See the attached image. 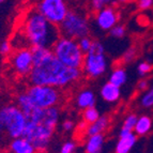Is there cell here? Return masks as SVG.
<instances>
[{
	"mask_svg": "<svg viewBox=\"0 0 153 153\" xmlns=\"http://www.w3.org/2000/svg\"><path fill=\"white\" fill-rule=\"evenodd\" d=\"M56 58L63 65L74 69H82L85 54L82 51L77 40L61 36L51 47Z\"/></svg>",
	"mask_w": 153,
	"mask_h": 153,
	"instance_id": "8992f818",
	"label": "cell"
},
{
	"mask_svg": "<svg viewBox=\"0 0 153 153\" xmlns=\"http://www.w3.org/2000/svg\"><path fill=\"white\" fill-rule=\"evenodd\" d=\"M117 1L120 3H126V2H128V1H131V0H117Z\"/></svg>",
	"mask_w": 153,
	"mask_h": 153,
	"instance_id": "e575fe53",
	"label": "cell"
},
{
	"mask_svg": "<svg viewBox=\"0 0 153 153\" xmlns=\"http://www.w3.org/2000/svg\"><path fill=\"white\" fill-rule=\"evenodd\" d=\"M0 120L7 137L13 139L24 135L27 125V116L17 105L8 104L0 107Z\"/></svg>",
	"mask_w": 153,
	"mask_h": 153,
	"instance_id": "52a82bcc",
	"label": "cell"
},
{
	"mask_svg": "<svg viewBox=\"0 0 153 153\" xmlns=\"http://www.w3.org/2000/svg\"><path fill=\"white\" fill-rule=\"evenodd\" d=\"M26 116L27 125L23 136L31 141L36 153H45L59 124L61 110L59 106H54L34 109Z\"/></svg>",
	"mask_w": 153,
	"mask_h": 153,
	"instance_id": "7a4b0ae2",
	"label": "cell"
},
{
	"mask_svg": "<svg viewBox=\"0 0 153 153\" xmlns=\"http://www.w3.org/2000/svg\"><path fill=\"white\" fill-rule=\"evenodd\" d=\"M100 117H101L100 111L95 106H93V107H89V108H87V109L82 110V120L87 123V124H91V123H93L94 121H97Z\"/></svg>",
	"mask_w": 153,
	"mask_h": 153,
	"instance_id": "7402d4cb",
	"label": "cell"
},
{
	"mask_svg": "<svg viewBox=\"0 0 153 153\" xmlns=\"http://www.w3.org/2000/svg\"><path fill=\"white\" fill-rule=\"evenodd\" d=\"M137 143L134 132H119V139L115 147V153H130Z\"/></svg>",
	"mask_w": 153,
	"mask_h": 153,
	"instance_id": "4fadbf2b",
	"label": "cell"
},
{
	"mask_svg": "<svg viewBox=\"0 0 153 153\" xmlns=\"http://www.w3.org/2000/svg\"><path fill=\"white\" fill-rule=\"evenodd\" d=\"M136 57H137V48L134 46H131L124 51V54L122 56V62L123 63H130V62H133L135 60Z\"/></svg>",
	"mask_w": 153,
	"mask_h": 153,
	"instance_id": "d4e9b609",
	"label": "cell"
},
{
	"mask_svg": "<svg viewBox=\"0 0 153 153\" xmlns=\"http://www.w3.org/2000/svg\"><path fill=\"white\" fill-rule=\"evenodd\" d=\"M5 132H4V128H3V124L0 120V146L2 145L3 141H4V137H5Z\"/></svg>",
	"mask_w": 153,
	"mask_h": 153,
	"instance_id": "836d02e7",
	"label": "cell"
},
{
	"mask_svg": "<svg viewBox=\"0 0 153 153\" xmlns=\"http://www.w3.org/2000/svg\"><path fill=\"white\" fill-rule=\"evenodd\" d=\"M137 119L138 116L136 114H134V112L125 116V118L123 119L122 125H121L120 132H134Z\"/></svg>",
	"mask_w": 153,
	"mask_h": 153,
	"instance_id": "44dd1931",
	"label": "cell"
},
{
	"mask_svg": "<svg viewBox=\"0 0 153 153\" xmlns=\"http://www.w3.org/2000/svg\"><path fill=\"white\" fill-rule=\"evenodd\" d=\"M33 68L29 74L30 85L51 86L58 89H66L82 79V69L68 68L59 61L51 48L31 47Z\"/></svg>",
	"mask_w": 153,
	"mask_h": 153,
	"instance_id": "6da1fadb",
	"label": "cell"
},
{
	"mask_svg": "<svg viewBox=\"0 0 153 153\" xmlns=\"http://www.w3.org/2000/svg\"><path fill=\"white\" fill-rule=\"evenodd\" d=\"M151 71H152V64H151L150 62L143 61L137 64V73L139 76L146 77Z\"/></svg>",
	"mask_w": 153,
	"mask_h": 153,
	"instance_id": "4316f807",
	"label": "cell"
},
{
	"mask_svg": "<svg viewBox=\"0 0 153 153\" xmlns=\"http://www.w3.org/2000/svg\"><path fill=\"white\" fill-rule=\"evenodd\" d=\"M112 2H114V0H91L90 7H91L92 11L97 12V11L106 8L108 5H111Z\"/></svg>",
	"mask_w": 153,
	"mask_h": 153,
	"instance_id": "484cf974",
	"label": "cell"
},
{
	"mask_svg": "<svg viewBox=\"0 0 153 153\" xmlns=\"http://www.w3.org/2000/svg\"><path fill=\"white\" fill-rule=\"evenodd\" d=\"M139 105L146 109L153 108V86L143 92L141 97H139Z\"/></svg>",
	"mask_w": 153,
	"mask_h": 153,
	"instance_id": "ffe728a7",
	"label": "cell"
},
{
	"mask_svg": "<svg viewBox=\"0 0 153 153\" xmlns=\"http://www.w3.org/2000/svg\"><path fill=\"white\" fill-rule=\"evenodd\" d=\"M108 82L120 88L124 86L128 82V73H126V70L124 69V66H115L112 69V71L110 72L109 76H108Z\"/></svg>",
	"mask_w": 153,
	"mask_h": 153,
	"instance_id": "d6986e66",
	"label": "cell"
},
{
	"mask_svg": "<svg viewBox=\"0 0 153 153\" xmlns=\"http://www.w3.org/2000/svg\"><path fill=\"white\" fill-rule=\"evenodd\" d=\"M5 0H0V3H2V2H4Z\"/></svg>",
	"mask_w": 153,
	"mask_h": 153,
	"instance_id": "d590c367",
	"label": "cell"
},
{
	"mask_svg": "<svg viewBox=\"0 0 153 153\" xmlns=\"http://www.w3.org/2000/svg\"><path fill=\"white\" fill-rule=\"evenodd\" d=\"M0 153H3V152H0Z\"/></svg>",
	"mask_w": 153,
	"mask_h": 153,
	"instance_id": "8d00e7d4",
	"label": "cell"
},
{
	"mask_svg": "<svg viewBox=\"0 0 153 153\" xmlns=\"http://www.w3.org/2000/svg\"><path fill=\"white\" fill-rule=\"evenodd\" d=\"M108 66L109 62L104 44L99 40H93L92 47L85 54L84 64L82 68V73L88 78L97 79L105 75Z\"/></svg>",
	"mask_w": 153,
	"mask_h": 153,
	"instance_id": "5b68a950",
	"label": "cell"
},
{
	"mask_svg": "<svg viewBox=\"0 0 153 153\" xmlns=\"http://www.w3.org/2000/svg\"><path fill=\"white\" fill-rule=\"evenodd\" d=\"M95 103H97L95 93L89 88H82L75 95L74 104L80 110H85L89 107H93V106H95Z\"/></svg>",
	"mask_w": 153,
	"mask_h": 153,
	"instance_id": "7c38bea8",
	"label": "cell"
},
{
	"mask_svg": "<svg viewBox=\"0 0 153 153\" xmlns=\"http://www.w3.org/2000/svg\"><path fill=\"white\" fill-rule=\"evenodd\" d=\"M137 5L140 10H149L152 8L153 0H137Z\"/></svg>",
	"mask_w": 153,
	"mask_h": 153,
	"instance_id": "4dcf8cb0",
	"label": "cell"
},
{
	"mask_svg": "<svg viewBox=\"0 0 153 153\" xmlns=\"http://www.w3.org/2000/svg\"><path fill=\"white\" fill-rule=\"evenodd\" d=\"M8 149L9 153H36V148L33 147L31 141L24 136L11 139Z\"/></svg>",
	"mask_w": 153,
	"mask_h": 153,
	"instance_id": "9a60e30c",
	"label": "cell"
},
{
	"mask_svg": "<svg viewBox=\"0 0 153 153\" xmlns=\"http://www.w3.org/2000/svg\"><path fill=\"white\" fill-rule=\"evenodd\" d=\"M22 33L29 45L51 48L61 33L59 27L45 18L36 9L27 12L23 22Z\"/></svg>",
	"mask_w": 153,
	"mask_h": 153,
	"instance_id": "3957f363",
	"label": "cell"
},
{
	"mask_svg": "<svg viewBox=\"0 0 153 153\" xmlns=\"http://www.w3.org/2000/svg\"><path fill=\"white\" fill-rule=\"evenodd\" d=\"M36 9L56 26L63 22L70 11L66 0H38Z\"/></svg>",
	"mask_w": 153,
	"mask_h": 153,
	"instance_id": "9c48e42d",
	"label": "cell"
},
{
	"mask_svg": "<svg viewBox=\"0 0 153 153\" xmlns=\"http://www.w3.org/2000/svg\"><path fill=\"white\" fill-rule=\"evenodd\" d=\"M61 128L64 132H72V131L76 128V124H75L74 121L71 120V119H65V120L62 122Z\"/></svg>",
	"mask_w": 153,
	"mask_h": 153,
	"instance_id": "f546056e",
	"label": "cell"
},
{
	"mask_svg": "<svg viewBox=\"0 0 153 153\" xmlns=\"http://www.w3.org/2000/svg\"><path fill=\"white\" fill-rule=\"evenodd\" d=\"M100 97L106 103L115 104L121 99V88L107 82L100 89Z\"/></svg>",
	"mask_w": 153,
	"mask_h": 153,
	"instance_id": "5bb4252c",
	"label": "cell"
},
{
	"mask_svg": "<svg viewBox=\"0 0 153 153\" xmlns=\"http://www.w3.org/2000/svg\"><path fill=\"white\" fill-rule=\"evenodd\" d=\"M125 34H126V28L121 24H117L109 31V36L114 39H117V40L123 39L125 36Z\"/></svg>",
	"mask_w": 153,
	"mask_h": 153,
	"instance_id": "603a6c76",
	"label": "cell"
},
{
	"mask_svg": "<svg viewBox=\"0 0 153 153\" xmlns=\"http://www.w3.org/2000/svg\"><path fill=\"white\" fill-rule=\"evenodd\" d=\"M153 119L148 115L138 116L137 122H136L134 133L137 136H146L152 131Z\"/></svg>",
	"mask_w": 153,
	"mask_h": 153,
	"instance_id": "ac0fdd59",
	"label": "cell"
},
{
	"mask_svg": "<svg viewBox=\"0 0 153 153\" xmlns=\"http://www.w3.org/2000/svg\"><path fill=\"white\" fill-rule=\"evenodd\" d=\"M63 97L61 89L51 86L30 85V87L18 93L16 105L25 112V115H28L34 109L59 106L63 101Z\"/></svg>",
	"mask_w": 153,
	"mask_h": 153,
	"instance_id": "277c9868",
	"label": "cell"
},
{
	"mask_svg": "<svg viewBox=\"0 0 153 153\" xmlns=\"http://www.w3.org/2000/svg\"><path fill=\"white\" fill-rule=\"evenodd\" d=\"M13 51V45L11 43V41L9 40H4L0 43V55L2 57L8 58Z\"/></svg>",
	"mask_w": 153,
	"mask_h": 153,
	"instance_id": "83f0119b",
	"label": "cell"
},
{
	"mask_svg": "<svg viewBox=\"0 0 153 153\" xmlns=\"http://www.w3.org/2000/svg\"><path fill=\"white\" fill-rule=\"evenodd\" d=\"M77 149V145L73 140H66L61 145L60 153H75Z\"/></svg>",
	"mask_w": 153,
	"mask_h": 153,
	"instance_id": "f1b7e54d",
	"label": "cell"
},
{
	"mask_svg": "<svg viewBox=\"0 0 153 153\" xmlns=\"http://www.w3.org/2000/svg\"><path fill=\"white\" fill-rule=\"evenodd\" d=\"M149 87H150V86H149V80H148V79L143 78L137 82V90H138V91L143 92V91H146V90L148 89Z\"/></svg>",
	"mask_w": 153,
	"mask_h": 153,
	"instance_id": "1f68e13d",
	"label": "cell"
},
{
	"mask_svg": "<svg viewBox=\"0 0 153 153\" xmlns=\"http://www.w3.org/2000/svg\"><path fill=\"white\" fill-rule=\"evenodd\" d=\"M78 42V45L82 49V51L84 54L88 53L90 51V48L92 47V44H93V39L91 38L90 36H84V38H80L79 40H77Z\"/></svg>",
	"mask_w": 153,
	"mask_h": 153,
	"instance_id": "cb8c5ba5",
	"label": "cell"
},
{
	"mask_svg": "<svg viewBox=\"0 0 153 153\" xmlns=\"http://www.w3.org/2000/svg\"><path fill=\"white\" fill-rule=\"evenodd\" d=\"M94 25L100 31L102 32H109L112 27H115L120 21V14L118 10L108 5L106 8L99 10L94 14Z\"/></svg>",
	"mask_w": 153,
	"mask_h": 153,
	"instance_id": "8fae6325",
	"label": "cell"
},
{
	"mask_svg": "<svg viewBox=\"0 0 153 153\" xmlns=\"http://www.w3.org/2000/svg\"><path fill=\"white\" fill-rule=\"evenodd\" d=\"M105 145L104 134H97V135L88 136L84 143L85 153H102Z\"/></svg>",
	"mask_w": 153,
	"mask_h": 153,
	"instance_id": "e0dca14e",
	"label": "cell"
},
{
	"mask_svg": "<svg viewBox=\"0 0 153 153\" xmlns=\"http://www.w3.org/2000/svg\"><path fill=\"white\" fill-rule=\"evenodd\" d=\"M110 118L107 115H103L91 124L87 125V128L85 131V136L97 135V134H104L110 126Z\"/></svg>",
	"mask_w": 153,
	"mask_h": 153,
	"instance_id": "2e32d148",
	"label": "cell"
},
{
	"mask_svg": "<svg viewBox=\"0 0 153 153\" xmlns=\"http://www.w3.org/2000/svg\"><path fill=\"white\" fill-rule=\"evenodd\" d=\"M87 125L88 124L85 122L84 120L79 121V122L76 124V131H77V132H82V134L85 135V131H86V128H87Z\"/></svg>",
	"mask_w": 153,
	"mask_h": 153,
	"instance_id": "d6a6232c",
	"label": "cell"
},
{
	"mask_svg": "<svg viewBox=\"0 0 153 153\" xmlns=\"http://www.w3.org/2000/svg\"><path fill=\"white\" fill-rule=\"evenodd\" d=\"M8 61L12 71L18 76H29L33 68V55L31 47L16 48L8 57Z\"/></svg>",
	"mask_w": 153,
	"mask_h": 153,
	"instance_id": "30bf717a",
	"label": "cell"
},
{
	"mask_svg": "<svg viewBox=\"0 0 153 153\" xmlns=\"http://www.w3.org/2000/svg\"><path fill=\"white\" fill-rule=\"evenodd\" d=\"M58 27L61 36L74 40L90 36L91 32V24L88 17L84 13L75 10H70Z\"/></svg>",
	"mask_w": 153,
	"mask_h": 153,
	"instance_id": "ba28073f",
	"label": "cell"
}]
</instances>
